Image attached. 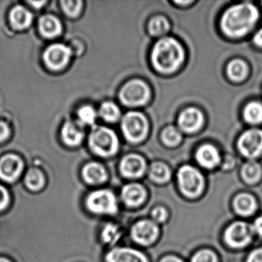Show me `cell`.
Here are the masks:
<instances>
[{
    "label": "cell",
    "mask_w": 262,
    "mask_h": 262,
    "mask_svg": "<svg viewBox=\"0 0 262 262\" xmlns=\"http://www.w3.org/2000/svg\"><path fill=\"white\" fill-rule=\"evenodd\" d=\"M179 123L184 131L194 132L201 128L203 124V116L196 108H188L179 116Z\"/></svg>",
    "instance_id": "obj_15"
},
{
    "label": "cell",
    "mask_w": 262,
    "mask_h": 262,
    "mask_svg": "<svg viewBox=\"0 0 262 262\" xmlns=\"http://www.w3.org/2000/svg\"><path fill=\"white\" fill-rule=\"evenodd\" d=\"M47 2H42V1H39V2H30V4H33L35 7H39V5L41 6L43 5Z\"/></svg>",
    "instance_id": "obj_42"
},
{
    "label": "cell",
    "mask_w": 262,
    "mask_h": 262,
    "mask_svg": "<svg viewBox=\"0 0 262 262\" xmlns=\"http://www.w3.org/2000/svg\"><path fill=\"white\" fill-rule=\"evenodd\" d=\"M90 148L101 156H113L118 149V138L114 132L105 127H95L89 138Z\"/></svg>",
    "instance_id": "obj_3"
},
{
    "label": "cell",
    "mask_w": 262,
    "mask_h": 262,
    "mask_svg": "<svg viewBox=\"0 0 262 262\" xmlns=\"http://www.w3.org/2000/svg\"><path fill=\"white\" fill-rule=\"evenodd\" d=\"M261 169L260 165L255 162H248L242 168V176L248 183H254L260 179Z\"/></svg>",
    "instance_id": "obj_26"
},
{
    "label": "cell",
    "mask_w": 262,
    "mask_h": 262,
    "mask_svg": "<svg viewBox=\"0 0 262 262\" xmlns=\"http://www.w3.org/2000/svg\"><path fill=\"white\" fill-rule=\"evenodd\" d=\"M159 234V228L151 221H140L132 229V237L135 242L142 245H149L156 241Z\"/></svg>",
    "instance_id": "obj_11"
},
{
    "label": "cell",
    "mask_w": 262,
    "mask_h": 262,
    "mask_svg": "<svg viewBox=\"0 0 262 262\" xmlns=\"http://www.w3.org/2000/svg\"><path fill=\"white\" fill-rule=\"evenodd\" d=\"M151 59L158 71L164 73H173L183 62V48L176 39L164 38L155 46Z\"/></svg>",
    "instance_id": "obj_2"
},
{
    "label": "cell",
    "mask_w": 262,
    "mask_h": 262,
    "mask_svg": "<svg viewBox=\"0 0 262 262\" xmlns=\"http://www.w3.org/2000/svg\"><path fill=\"white\" fill-rule=\"evenodd\" d=\"M145 162L141 156L130 155L124 158L121 162V171L125 177L139 178L145 172Z\"/></svg>",
    "instance_id": "obj_13"
},
{
    "label": "cell",
    "mask_w": 262,
    "mask_h": 262,
    "mask_svg": "<svg viewBox=\"0 0 262 262\" xmlns=\"http://www.w3.org/2000/svg\"><path fill=\"white\" fill-rule=\"evenodd\" d=\"M84 133L79 125L73 122L64 124L62 129V138L66 144L70 146L78 145L83 139Z\"/></svg>",
    "instance_id": "obj_20"
},
{
    "label": "cell",
    "mask_w": 262,
    "mask_h": 262,
    "mask_svg": "<svg viewBox=\"0 0 262 262\" xmlns=\"http://www.w3.org/2000/svg\"><path fill=\"white\" fill-rule=\"evenodd\" d=\"M178 181L181 191L188 198L200 195L204 188L203 176L199 170L190 165H185L179 169Z\"/></svg>",
    "instance_id": "obj_4"
},
{
    "label": "cell",
    "mask_w": 262,
    "mask_h": 262,
    "mask_svg": "<svg viewBox=\"0 0 262 262\" xmlns=\"http://www.w3.org/2000/svg\"><path fill=\"white\" fill-rule=\"evenodd\" d=\"M169 29L168 20L163 17H156L150 22L149 30L155 36H161Z\"/></svg>",
    "instance_id": "obj_29"
},
{
    "label": "cell",
    "mask_w": 262,
    "mask_h": 262,
    "mask_svg": "<svg viewBox=\"0 0 262 262\" xmlns=\"http://www.w3.org/2000/svg\"><path fill=\"white\" fill-rule=\"evenodd\" d=\"M162 139L167 145H176L180 142L182 136L177 128L168 127L164 130Z\"/></svg>",
    "instance_id": "obj_32"
},
{
    "label": "cell",
    "mask_w": 262,
    "mask_h": 262,
    "mask_svg": "<svg viewBox=\"0 0 262 262\" xmlns=\"http://www.w3.org/2000/svg\"><path fill=\"white\" fill-rule=\"evenodd\" d=\"M82 4L81 1H62V10L69 16L75 17L79 15L82 8Z\"/></svg>",
    "instance_id": "obj_33"
},
{
    "label": "cell",
    "mask_w": 262,
    "mask_h": 262,
    "mask_svg": "<svg viewBox=\"0 0 262 262\" xmlns=\"http://www.w3.org/2000/svg\"><path fill=\"white\" fill-rule=\"evenodd\" d=\"M151 216L156 222H164L166 220L168 214H167V211L165 208L162 207H158L153 210Z\"/></svg>",
    "instance_id": "obj_35"
},
{
    "label": "cell",
    "mask_w": 262,
    "mask_h": 262,
    "mask_svg": "<svg viewBox=\"0 0 262 262\" xmlns=\"http://www.w3.org/2000/svg\"><path fill=\"white\" fill-rule=\"evenodd\" d=\"M78 117L80 123L93 125L96 119V110L90 105H85L82 107L78 112Z\"/></svg>",
    "instance_id": "obj_31"
},
{
    "label": "cell",
    "mask_w": 262,
    "mask_h": 262,
    "mask_svg": "<svg viewBox=\"0 0 262 262\" xmlns=\"http://www.w3.org/2000/svg\"><path fill=\"white\" fill-rule=\"evenodd\" d=\"M191 262H217V257L212 251L203 250L194 254Z\"/></svg>",
    "instance_id": "obj_34"
},
{
    "label": "cell",
    "mask_w": 262,
    "mask_h": 262,
    "mask_svg": "<svg viewBox=\"0 0 262 262\" xmlns=\"http://www.w3.org/2000/svg\"><path fill=\"white\" fill-rule=\"evenodd\" d=\"M198 162L207 168H212L220 162L219 151L211 145L201 147L196 153Z\"/></svg>",
    "instance_id": "obj_17"
},
{
    "label": "cell",
    "mask_w": 262,
    "mask_h": 262,
    "mask_svg": "<svg viewBox=\"0 0 262 262\" xmlns=\"http://www.w3.org/2000/svg\"><path fill=\"white\" fill-rule=\"evenodd\" d=\"M239 150L248 158L257 157L262 152V131L251 129L245 132L238 142Z\"/></svg>",
    "instance_id": "obj_9"
},
{
    "label": "cell",
    "mask_w": 262,
    "mask_h": 262,
    "mask_svg": "<svg viewBox=\"0 0 262 262\" xmlns=\"http://www.w3.org/2000/svg\"><path fill=\"white\" fill-rule=\"evenodd\" d=\"M253 230L257 232L259 235L262 236V217H257L254 221V225H253Z\"/></svg>",
    "instance_id": "obj_39"
},
{
    "label": "cell",
    "mask_w": 262,
    "mask_h": 262,
    "mask_svg": "<svg viewBox=\"0 0 262 262\" xmlns=\"http://www.w3.org/2000/svg\"><path fill=\"white\" fill-rule=\"evenodd\" d=\"M0 262H10V260L5 258H0Z\"/></svg>",
    "instance_id": "obj_43"
},
{
    "label": "cell",
    "mask_w": 262,
    "mask_h": 262,
    "mask_svg": "<svg viewBox=\"0 0 262 262\" xmlns=\"http://www.w3.org/2000/svg\"><path fill=\"white\" fill-rule=\"evenodd\" d=\"M122 132L133 142L143 140L148 133V122L144 115L136 112L127 113L122 122Z\"/></svg>",
    "instance_id": "obj_5"
},
{
    "label": "cell",
    "mask_w": 262,
    "mask_h": 262,
    "mask_svg": "<svg viewBox=\"0 0 262 262\" xmlns=\"http://www.w3.org/2000/svg\"><path fill=\"white\" fill-rule=\"evenodd\" d=\"M82 174L85 180L92 185L102 183L105 182L107 177L105 168L100 164L96 162L87 164L84 167Z\"/></svg>",
    "instance_id": "obj_19"
},
{
    "label": "cell",
    "mask_w": 262,
    "mask_h": 262,
    "mask_svg": "<svg viewBox=\"0 0 262 262\" xmlns=\"http://www.w3.org/2000/svg\"><path fill=\"white\" fill-rule=\"evenodd\" d=\"M87 206L92 211L98 214H116L118 209L116 197L107 190L92 193L87 199Z\"/></svg>",
    "instance_id": "obj_7"
},
{
    "label": "cell",
    "mask_w": 262,
    "mask_h": 262,
    "mask_svg": "<svg viewBox=\"0 0 262 262\" xmlns=\"http://www.w3.org/2000/svg\"><path fill=\"white\" fill-rule=\"evenodd\" d=\"M71 55V50L67 46L54 44L47 49L44 53L43 59L49 68L59 70L67 65Z\"/></svg>",
    "instance_id": "obj_10"
},
{
    "label": "cell",
    "mask_w": 262,
    "mask_h": 262,
    "mask_svg": "<svg viewBox=\"0 0 262 262\" xmlns=\"http://www.w3.org/2000/svg\"><path fill=\"white\" fill-rule=\"evenodd\" d=\"M23 162L15 155H7L0 159V178L7 182L16 180L23 169Z\"/></svg>",
    "instance_id": "obj_12"
},
{
    "label": "cell",
    "mask_w": 262,
    "mask_h": 262,
    "mask_svg": "<svg viewBox=\"0 0 262 262\" xmlns=\"http://www.w3.org/2000/svg\"><path fill=\"white\" fill-rule=\"evenodd\" d=\"M107 262H148L140 251L133 248H114L106 256Z\"/></svg>",
    "instance_id": "obj_14"
},
{
    "label": "cell",
    "mask_w": 262,
    "mask_h": 262,
    "mask_svg": "<svg viewBox=\"0 0 262 262\" xmlns=\"http://www.w3.org/2000/svg\"><path fill=\"white\" fill-rule=\"evenodd\" d=\"M254 42L256 45L262 47V29H260L254 37Z\"/></svg>",
    "instance_id": "obj_40"
},
{
    "label": "cell",
    "mask_w": 262,
    "mask_h": 262,
    "mask_svg": "<svg viewBox=\"0 0 262 262\" xmlns=\"http://www.w3.org/2000/svg\"><path fill=\"white\" fill-rule=\"evenodd\" d=\"M247 72L248 68L246 64L239 59L232 61L228 65V74L233 80L241 81L245 79L247 76Z\"/></svg>",
    "instance_id": "obj_24"
},
{
    "label": "cell",
    "mask_w": 262,
    "mask_h": 262,
    "mask_svg": "<svg viewBox=\"0 0 262 262\" xmlns=\"http://www.w3.org/2000/svg\"><path fill=\"white\" fill-rule=\"evenodd\" d=\"M150 176L159 183H164L169 180L171 172L168 166L162 163L153 164L150 168Z\"/></svg>",
    "instance_id": "obj_25"
},
{
    "label": "cell",
    "mask_w": 262,
    "mask_h": 262,
    "mask_svg": "<svg viewBox=\"0 0 262 262\" xmlns=\"http://www.w3.org/2000/svg\"><path fill=\"white\" fill-rule=\"evenodd\" d=\"M121 233L119 228L113 224H108L102 231V237L104 242L113 245L116 243L120 237Z\"/></svg>",
    "instance_id": "obj_30"
},
{
    "label": "cell",
    "mask_w": 262,
    "mask_h": 262,
    "mask_svg": "<svg viewBox=\"0 0 262 262\" xmlns=\"http://www.w3.org/2000/svg\"><path fill=\"white\" fill-rule=\"evenodd\" d=\"M39 28L41 34L47 38L56 37L62 32V25L59 19L50 15L41 17L39 22Z\"/></svg>",
    "instance_id": "obj_18"
},
{
    "label": "cell",
    "mask_w": 262,
    "mask_h": 262,
    "mask_svg": "<svg viewBox=\"0 0 262 262\" xmlns=\"http://www.w3.org/2000/svg\"><path fill=\"white\" fill-rule=\"evenodd\" d=\"M161 262H183L181 259L178 258L176 257H173V256H168V257H165L162 259Z\"/></svg>",
    "instance_id": "obj_41"
},
{
    "label": "cell",
    "mask_w": 262,
    "mask_h": 262,
    "mask_svg": "<svg viewBox=\"0 0 262 262\" xmlns=\"http://www.w3.org/2000/svg\"><path fill=\"white\" fill-rule=\"evenodd\" d=\"M10 17L12 25L18 30H24L30 27L33 19L30 11L21 6H17L11 10Z\"/></svg>",
    "instance_id": "obj_21"
},
{
    "label": "cell",
    "mask_w": 262,
    "mask_h": 262,
    "mask_svg": "<svg viewBox=\"0 0 262 262\" xmlns=\"http://www.w3.org/2000/svg\"><path fill=\"white\" fill-rule=\"evenodd\" d=\"M99 114L105 121L115 122L120 116V110L119 107L113 102H106L101 105Z\"/></svg>",
    "instance_id": "obj_27"
},
{
    "label": "cell",
    "mask_w": 262,
    "mask_h": 262,
    "mask_svg": "<svg viewBox=\"0 0 262 262\" xmlns=\"http://www.w3.org/2000/svg\"><path fill=\"white\" fill-rule=\"evenodd\" d=\"M258 16V10L252 4L234 6L228 9L222 16L221 23L222 30L231 37H242L254 27Z\"/></svg>",
    "instance_id": "obj_1"
},
{
    "label": "cell",
    "mask_w": 262,
    "mask_h": 262,
    "mask_svg": "<svg viewBox=\"0 0 262 262\" xmlns=\"http://www.w3.org/2000/svg\"><path fill=\"white\" fill-rule=\"evenodd\" d=\"M244 116L245 120L251 124L262 122V104L257 102H251L245 108Z\"/></svg>",
    "instance_id": "obj_23"
},
{
    "label": "cell",
    "mask_w": 262,
    "mask_h": 262,
    "mask_svg": "<svg viewBox=\"0 0 262 262\" xmlns=\"http://www.w3.org/2000/svg\"><path fill=\"white\" fill-rule=\"evenodd\" d=\"M247 262H262V248L252 251L248 256Z\"/></svg>",
    "instance_id": "obj_37"
},
{
    "label": "cell",
    "mask_w": 262,
    "mask_h": 262,
    "mask_svg": "<svg viewBox=\"0 0 262 262\" xmlns=\"http://www.w3.org/2000/svg\"><path fill=\"white\" fill-rule=\"evenodd\" d=\"M253 228L245 222L233 223L227 228L225 238L233 248H242L250 243L252 238Z\"/></svg>",
    "instance_id": "obj_8"
},
{
    "label": "cell",
    "mask_w": 262,
    "mask_h": 262,
    "mask_svg": "<svg viewBox=\"0 0 262 262\" xmlns=\"http://www.w3.org/2000/svg\"><path fill=\"white\" fill-rule=\"evenodd\" d=\"M145 189L139 184H129L122 191V200L130 207L139 206L145 200Z\"/></svg>",
    "instance_id": "obj_16"
},
{
    "label": "cell",
    "mask_w": 262,
    "mask_h": 262,
    "mask_svg": "<svg viewBox=\"0 0 262 262\" xmlns=\"http://www.w3.org/2000/svg\"><path fill=\"white\" fill-rule=\"evenodd\" d=\"M10 135V128L4 122H0V142L5 140Z\"/></svg>",
    "instance_id": "obj_38"
},
{
    "label": "cell",
    "mask_w": 262,
    "mask_h": 262,
    "mask_svg": "<svg viewBox=\"0 0 262 262\" xmlns=\"http://www.w3.org/2000/svg\"><path fill=\"white\" fill-rule=\"evenodd\" d=\"M26 184L30 189L38 191L43 186V176L39 170H30L26 176Z\"/></svg>",
    "instance_id": "obj_28"
},
{
    "label": "cell",
    "mask_w": 262,
    "mask_h": 262,
    "mask_svg": "<svg viewBox=\"0 0 262 262\" xmlns=\"http://www.w3.org/2000/svg\"><path fill=\"white\" fill-rule=\"evenodd\" d=\"M234 207L241 215L248 216L255 211V200L250 194H241L234 199Z\"/></svg>",
    "instance_id": "obj_22"
},
{
    "label": "cell",
    "mask_w": 262,
    "mask_h": 262,
    "mask_svg": "<svg viewBox=\"0 0 262 262\" xmlns=\"http://www.w3.org/2000/svg\"><path fill=\"white\" fill-rule=\"evenodd\" d=\"M10 201L8 191L4 187L0 185V210L4 209L8 205Z\"/></svg>",
    "instance_id": "obj_36"
},
{
    "label": "cell",
    "mask_w": 262,
    "mask_h": 262,
    "mask_svg": "<svg viewBox=\"0 0 262 262\" xmlns=\"http://www.w3.org/2000/svg\"><path fill=\"white\" fill-rule=\"evenodd\" d=\"M148 85L140 80H133L124 85L120 92L121 101L129 106L143 105L149 98Z\"/></svg>",
    "instance_id": "obj_6"
}]
</instances>
